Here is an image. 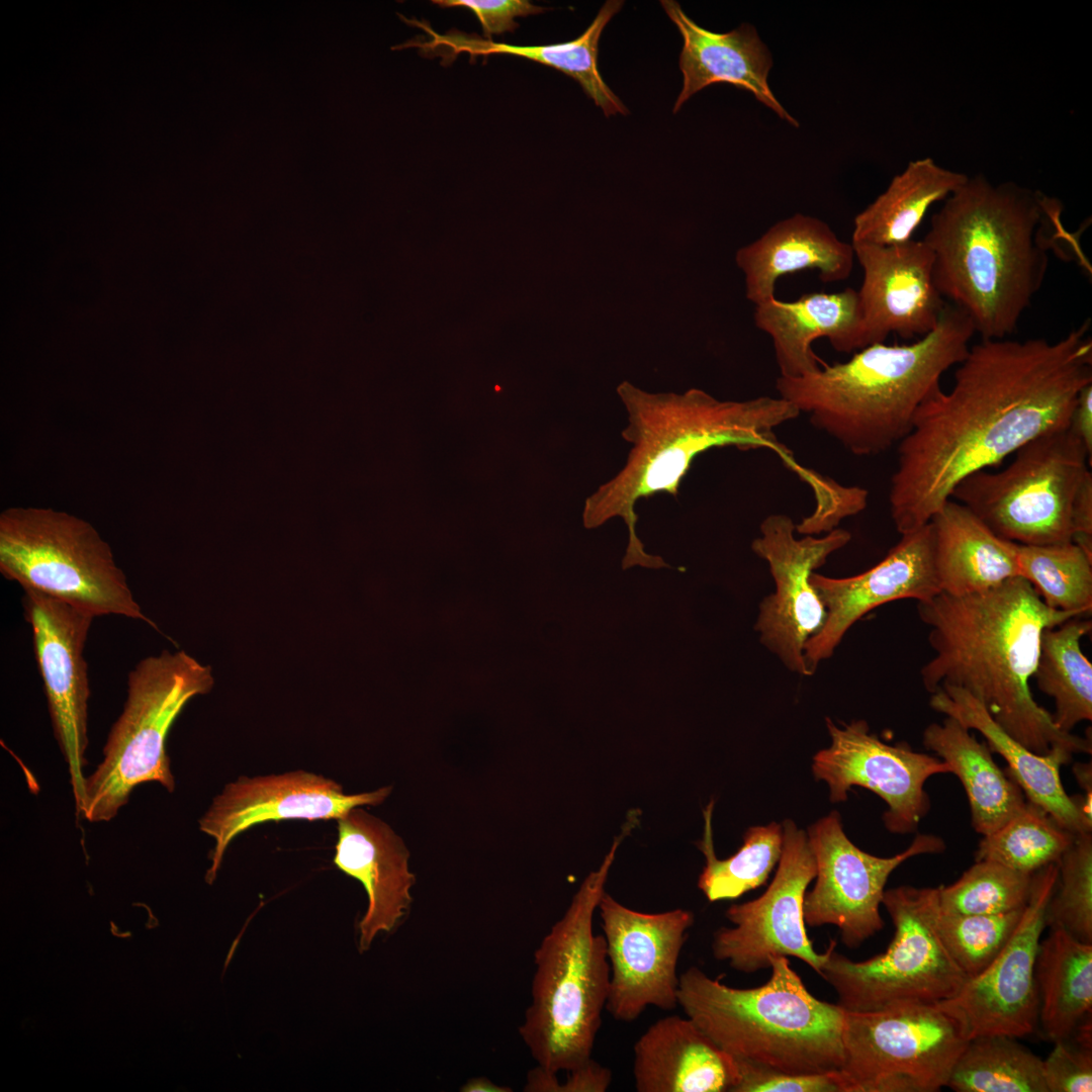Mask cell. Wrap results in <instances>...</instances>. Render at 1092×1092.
Returning a JSON list of instances; mask_svg holds the SVG:
<instances>
[{"mask_svg": "<svg viewBox=\"0 0 1092 1092\" xmlns=\"http://www.w3.org/2000/svg\"><path fill=\"white\" fill-rule=\"evenodd\" d=\"M807 838L816 862V881L805 894V923L836 926L849 948L858 947L884 927L880 906L897 867L912 856L942 852L945 847L936 835L918 834L904 851L891 857L875 856L847 838L836 811L812 824Z\"/></svg>", "mask_w": 1092, "mask_h": 1092, "instance_id": "cell-14", "label": "cell"}, {"mask_svg": "<svg viewBox=\"0 0 1092 1092\" xmlns=\"http://www.w3.org/2000/svg\"><path fill=\"white\" fill-rule=\"evenodd\" d=\"M1074 776L1079 786L1084 790L1083 804L1086 814L1092 818V768L1091 763H1075Z\"/></svg>", "mask_w": 1092, "mask_h": 1092, "instance_id": "cell-48", "label": "cell"}, {"mask_svg": "<svg viewBox=\"0 0 1092 1092\" xmlns=\"http://www.w3.org/2000/svg\"><path fill=\"white\" fill-rule=\"evenodd\" d=\"M882 904L894 925L887 949L854 962L831 949L820 976L834 989L838 1005L873 1012L952 998L968 981L937 930L938 887L899 886L884 892Z\"/></svg>", "mask_w": 1092, "mask_h": 1092, "instance_id": "cell-10", "label": "cell"}, {"mask_svg": "<svg viewBox=\"0 0 1092 1092\" xmlns=\"http://www.w3.org/2000/svg\"><path fill=\"white\" fill-rule=\"evenodd\" d=\"M1056 198L983 176L970 178L932 216L922 239L943 298L961 308L984 340L1012 335L1044 281L1059 243L1079 247Z\"/></svg>", "mask_w": 1092, "mask_h": 1092, "instance_id": "cell-3", "label": "cell"}, {"mask_svg": "<svg viewBox=\"0 0 1092 1092\" xmlns=\"http://www.w3.org/2000/svg\"><path fill=\"white\" fill-rule=\"evenodd\" d=\"M917 612L929 627L934 651L920 671L927 692L943 686L968 691L1004 731L1035 753L1053 746L1073 754L1092 752L1090 738L1056 726L1029 686L1043 630L1083 616L1049 608L1021 576L978 594L939 593L918 602Z\"/></svg>", "mask_w": 1092, "mask_h": 1092, "instance_id": "cell-2", "label": "cell"}, {"mask_svg": "<svg viewBox=\"0 0 1092 1092\" xmlns=\"http://www.w3.org/2000/svg\"><path fill=\"white\" fill-rule=\"evenodd\" d=\"M1075 836L1040 807L1026 802L999 829L983 836L975 857L976 860H993L1032 875L1051 863L1059 862Z\"/></svg>", "mask_w": 1092, "mask_h": 1092, "instance_id": "cell-38", "label": "cell"}, {"mask_svg": "<svg viewBox=\"0 0 1092 1092\" xmlns=\"http://www.w3.org/2000/svg\"><path fill=\"white\" fill-rule=\"evenodd\" d=\"M441 7L461 6L470 9L478 18L487 39L492 34L514 31L516 17L542 13L545 8L526 0H434Z\"/></svg>", "mask_w": 1092, "mask_h": 1092, "instance_id": "cell-45", "label": "cell"}, {"mask_svg": "<svg viewBox=\"0 0 1092 1092\" xmlns=\"http://www.w3.org/2000/svg\"><path fill=\"white\" fill-rule=\"evenodd\" d=\"M739 1080L733 1092H851L842 1071L789 1074L737 1060Z\"/></svg>", "mask_w": 1092, "mask_h": 1092, "instance_id": "cell-42", "label": "cell"}, {"mask_svg": "<svg viewBox=\"0 0 1092 1092\" xmlns=\"http://www.w3.org/2000/svg\"><path fill=\"white\" fill-rule=\"evenodd\" d=\"M565 1081H559L557 1073L539 1066L529 1071L524 1086L526 1092H605L612 1082L609 1068L590 1059L585 1064L566 1072Z\"/></svg>", "mask_w": 1092, "mask_h": 1092, "instance_id": "cell-44", "label": "cell"}, {"mask_svg": "<svg viewBox=\"0 0 1092 1092\" xmlns=\"http://www.w3.org/2000/svg\"><path fill=\"white\" fill-rule=\"evenodd\" d=\"M769 969L763 985L734 988L690 967L679 975L677 1004L737 1060L789 1074L841 1071L846 1011L813 996L789 958H774Z\"/></svg>", "mask_w": 1092, "mask_h": 1092, "instance_id": "cell-6", "label": "cell"}, {"mask_svg": "<svg viewBox=\"0 0 1092 1092\" xmlns=\"http://www.w3.org/2000/svg\"><path fill=\"white\" fill-rule=\"evenodd\" d=\"M923 744L949 765L961 781L971 808L972 825L983 836L1004 825L1024 806V794L992 757L987 743L952 717L931 723L923 732Z\"/></svg>", "mask_w": 1092, "mask_h": 1092, "instance_id": "cell-31", "label": "cell"}, {"mask_svg": "<svg viewBox=\"0 0 1092 1092\" xmlns=\"http://www.w3.org/2000/svg\"><path fill=\"white\" fill-rule=\"evenodd\" d=\"M622 6L623 1L605 2L586 30L577 38L566 42L514 46L457 30L439 34L431 27H424L431 39L419 47L428 52L435 51L443 58L448 54L452 56L467 53L471 57L502 54L528 59L561 71L576 80L607 117L617 113L625 115L628 113L627 107L605 83L598 68L601 34Z\"/></svg>", "mask_w": 1092, "mask_h": 1092, "instance_id": "cell-30", "label": "cell"}, {"mask_svg": "<svg viewBox=\"0 0 1092 1092\" xmlns=\"http://www.w3.org/2000/svg\"><path fill=\"white\" fill-rule=\"evenodd\" d=\"M852 247L863 271L857 295L866 347L884 343L891 333L910 339L931 332L946 303L935 285L926 243L912 239L892 246Z\"/></svg>", "mask_w": 1092, "mask_h": 1092, "instance_id": "cell-22", "label": "cell"}, {"mask_svg": "<svg viewBox=\"0 0 1092 1092\" xmlns=\"http://www.w3.org/2000/svg\"><path fill=\"white\" fill-rule=\"evenodd\" d=\"M334 863L364 887L368 906L358 923L360 952L392 931L410 910L416 882L402 839L380 818L360 807L337 820Z\"/></svg>", "mask_w": 1092, "mask_h": 1092, "instance_id": "cell-23", "label": "cell"}, {"mask_svg": "<svg viewBox=\"0 0 1092 1092\" xmlns=\"http://www.w3.org/2000/svg\"><path fill=\"white\" fill-rule=\"evenodd\" d=\"M619 394L628 415L622 438L632 448L624 467L585 499L589 526L616 516L632 526L640 498L676 496L695 458L712 448L768 449L794 471L801 468L776 434L800 415L781 396L719 400L700 389L652 394L627 383Z\"/></svg>", "mask_w": 1092, "mask_h": 1092, "instance_id": "cell-5", "label": "cell"}, {"mask_svg": "<svg viewBox=\"0 0 1092 1092\" xmlns=\"http://www.w3.org/2000/svg\"><path fill=\"white\" fill-rule=\"evenodd\" d=\"M929 522L940 593H983L1020 576L1015 542L997 536L966 506L950 498Z\"/></svg>", "mask_w": 1092, "mask_h": 1092, "instance_id": "cell-29", "label": "cell"}, {"mask_svg": "<svg viewBox=\"0 0 1092 1092\" xmlns=\"http://www.w3.org/2000/svg\"><path fill=\"white\" fill-rule=\"evenodd\" d=\"M1069 429L1092 454V383L1080 391L1072 412Z\"/></svg>", "mask_w": 1092, "mask_h": 1092, "instance_id": "cell-47", "label": "cell"}, {"mask_svg": "<svg viewBox=\"0 0 1092 1092\" xmlns=\"http://www.w3.org/2000/svg\"><path fill=\"white\" fill-rule=\"evenodd\" d=\"M968 1040L938 1003L846 1011L841 1071L851 1092H935Z\"/></svg>", "mask_w": 1092, "mask_h": 1092, "instance_id": "cell-12", "label": "cell"}, {"mask_svg": "<svg viewBox=\"0 0 1092 1092\" xmlns=\"http://www.w3.org/2000/svg\"><path fill=\"white\" fill-rule=\"evenodd\" d=\"M212 686L210 667L184 651L163 650L139 661L128 673L126 699L108 733L103 758L85 778L77 815L93 823L110 821L144 783H158L172 793L169 731L187 702Z\"/></svg>", "mask_w": 1092, "mask_h": 1092, "instance_id": "cell-8", "label": "cell"}, {"mask_svg": "<svg viewBox=\"0 0 1092 1092\" xmlns=\"http://www.w3.org/2000/svg\"><path fill=\"white\" fill-rule=\"evenodd\" d=\"M598 909L610 964L606 1010L616 1020L630 1022L650 1006L666 1011L677 1007L676 968L695 921L693 912H640L606 892Z\"/></svg>", "mask_w": 1092, "mask_h": 1092, "instance_id": "cell-16", "label": "cell"}, {"mask_svg": "<svg viewBox=\"0 0 1092 1092\" xmlns=\"http://www.w3.org/2000/svg\"><path fill=\"white\" fill-rule=\"evenodd\" d=\"M974 334L970 317L946 303L937 326L916 342L870 345L814 373L779 376L776 389L849 453L879 455L909 434L917 410L967 356Z\"/></svg>", "mask_w": 1092, "mask_h": 1092, "instance_id": "cell-4", "label": "cell"}, {"mask_svg": "<svg viewBox=\"0 0 1092 1092\" xmlns=\"http://www.w3.org/2000/svg\"><path fill=\"white\" fill-rule=\"evenodd\" d=\"M660 3L684 38L678 62L684 82L673 112L709 85L728 83L751 92L779 117L799 126L768 85L772 58L754 26L742 23L728 32H713L692 20L677 2L663 0Z\"/></svg>", "mask_w": 1092, "mask_h": 1092, "instance_id": "cell-24", "label": "cell"}, {"mask_svg": "<svg viewBox=\"0 0 1092 1092\" xmlns=\"http://www.w3.org/2000/svg\"><path fill=\"white\" fill-rule=\"evenodd\" d=\"M1058 867L1057 884L1046 909V926L1062 927L1077 939L1092 943L1091 832L1075 836Z\"/></svg>", "mask_w": 1092, "mask_h": 1092, "instance_id": "cell-41", "label": "cell"}, {"mask_svg": "<svg viewBox=\"0 0 1092 1092\" xmlns=\"http://www.w3.org/2000/svg\"><path fill=\"white\" fill-rule=\"evenodd\" d=\"M634 821L628 818L601 866L584 878L534 952L531 1003L519 1033L537 1066L547 1071L568 1072L593 1059L610 984L607 945L594 931V914Z\"/></svg>", "mask_w": 1092, "mask_h": 1092, "instance_id": "cell-7", "label": "cell"}, {"mask_svg": "<svg viewBox=\"0 0 1092 1092\" xmlns=\"http://www.w3.org/2000/svg\"><path fill=\"white\" fill-rule=\"evenodd\" d=\"M1072 541L1092 558V473L1083 478L1071 511Z\"/></svg>", "mask_w": 1092, "mask_h": 1092, "instance_id": "cell-46", "label": "cell"}, {"mask_svg": "<svg viewBox=\"0 0 1092 1092\" xmlns=\"http://www.w3.org/2000/svg\"><path fill=\"white\" fill-rule=\"evenodd\" d=\"M796 525L783 514H771L760 524L753 552L763 559L775 581V592L759 605L756 630L760 642L791 671L811 675L804 657L806 642L826 620V609L810 576L828 557L844 547L851 534L834 529L822 537H795Z\"/></svg>", "mask_w": 1092, "mask_h": 1092, "instance_id": "cell-15", "label": "cell"}, {"mask_svg": "<svg viewBox=\"0 0 1092 1092\" xmlns=\"http://www.w3.org/2000/svg\"><path fill=\"white\" fill-rule=\"evenodd\" d=\"M946 1087L957 1092H1048L1042 1060L1003 1034L970 1038L956 1060Z\"/></svg>", "mask_w": 1092, "mask_h": 1092, "instance_id": "cell-35", "label": "cell"}, {"mask_svg": "<svg viewBox=\"0 0 1092 1092\" xmlns=\"http://www.w3.org/2000/svg\"><path fill=\"white\" fill-rule=\"evenodd\" d=\"M901 536L879 563L859 574L841 578L815 571L811 574L810 581L825 606L826 620L804 647L810 674L833 654L847 630L867 613L889 602H922L940 593L930 522Z\"/></svg>", "mask_w": 1092, "mask_h": 1092, "instance_id": "cell-21", "label": "cell"}, {"mask_svg": "<svg viewBox=\"0 0 1092 1092\" xmlns=\"http://www.w3.org/2000/svg\"><path fill=\"white\" fill-rule=\"evenodd\" d=\"M1024 907L998 914L948 915L939 911L937 930L968 980L983 973L1014 933Z\"/></svg>", "mask_w": 1092, "mask_h": 1092, "instance_id": "cell-40", "label": "cell"}, {"mask_svg": "<svg viewBox=\"0 0 1092 1092\" xmlns=\"http://www.w3.org/2000/svg\"><path fill=\"white\" fill-rule=\"evenodd\" d=\"M0 572L23 589L93 617L122 616L159 630L142 610L109 544L89 522L50 508L0 514Z\"/></svg>", "mask_w": 1092, "mask_h": 1092, "instance_id": "cell-9", "label": "cell"}, {"mask_svg": "<svg viewBox=\"0 0 1092 1092\" xmlns=\"http://www.w3.org/2000/svg\"><path fill=\"white\" fill-rule=\"evenodd\" d=\"M968 176L932 159L910 162L853 220L851 244L892 246L912 240L929 207L945 200Z\"/></svg>", "mask_w": 1092, "mask_h": 1092, "instance_id": "cell-32", "label": "cell"}, {"mask_svg": "<svg viewBox=\"0 0 1092 1092\" xmlns=\"http://www.w3.org/2000/svg\"><path fill=\"white\" fill-rule=\"evenodd\" d=\"M929 704L936 712L981 733L990 750L1006 760L1007 774L1028 802L1075 835L1092 831V818L1085 812L1083 798L1069 796L1061 781L1060 768L1071 761L1072 752L1062 746H1053L1044 754L1031 751L1004 731L985 707L962 688L943 686L931 694Z\"/></svg>", "mask_w": 1092, "mask_h": 1092, "instance_id": "cell-26", "label": "cell"}, {"mask_svg": "<svg viewBox=\"0 0 1092 1092\" xmlns=\"http://www.w3.org/2000/svg\"><path fill=\"white\" fill-rule=\"evenodd\" d=\"M1055 1048L1042 1060L1048 1092H1091L1092 1049L1068 1039L1055 1041Z\"/></svg>", "mask_w": 1092, "mask_h": 1092, "instance_id": "cell-43", "label": "cell"}, {"mask_svg": "<svg viewBox=\"0 0 1092 1092\" xmlns=\"http://www.w3.org/2000/svg\"><path fill=\"white\" fill-rule=\"evenodd\" d=\"M997 472L963 479L951 499L969 508L997 536L1024 545L1073 542L1071 511L1092 454L1069 429L1043 434Z\"/></svg>", "mask_w": 1092, "mask_h": 1092, "instance_id": "cell-11", "label": "cell"}, {"mask_svg": "<svg viewBox=\"0 0 1092 1092\" xmlns=\"http://www.w3.org/2000/svg\"><path fill=\"white\" fill-rule=\"evenodd\" d=\"M782 826L783 852L770 885L758 898L726 910L732 926H722L713 933L712 954L744 974L769 969L774 958L793 957L820 976L831 942L825 951H816L806 931L803 910L807 888L816 877L815 858L804 830L791 819L784 820Z\"/></svg>", "mask_w": 1092, "mask_h": 1092, "instance_id": "cell-13", "label": "cell"}, {"mask_svg": "<svg viewBox=\"0 0 1092 1092\" xmlns=\"http://www.w3.org/2000/svg\"><path fill=\"white\" fill-rule=\"evenodd\" d=\"M24 617L30 625L54 736L68 764L76 811L80 808L87 764L88 633L95 617L32 589H23Z\"/></svg>", "mask_w": 1092, "mask_h": 1092, "instance_id": "cell-19", "label": "cell"}, {"mask_svg": "<svg viewBox=\"0 0 1092 1092\" xmlns=\"http://www.w3.org/2000/svg\"><path fill=\"white\" fill-rule=\"evenodd\" d=\"M633 1051L638 1092H733L739 1080L736 1059L689 1017L670 1015L655 1021Z\"/></svg>", "mask_w": 1092, "mask_h": 1092, "instance_id": "cell-27", "label": "cell"}, {"mask_svg": "<svg viewBox=\"0 0 1092 1092\" xmlns=\"http://www.w3.org/2000/svg\"><path fill=\"white\" fill-rule=\"evenodd\" d=\"M1038 1023L1044 1036L1070 1038L1092 1009V943L1052 926L1039 942L1034 967Z\"/></svg>", "mask_w": 1092, "mask_h": 1092, "instance_id": "cell-33", "label": "cell"}, {"mask_svg": "<svg viewBox=\"0 0 1092 1092\" xmlns=\"http://www.w3.org/2000/svg\"><path fill=\"white\" fill-rule=\"evenodd\" d=\"M755 326L772 341L780 376L800 377L825 364L813 351L825 338L838 352L866 348L857 290L802 294L794 301L772 297L755 305Z\"/></svg>", "mask_w": 1092, "mask_h": 1092, "instance_id": "cell-25", "label": "cell"}, {"mask_svg": "<svg viewBox=\"0 0 1092 1092\" xmlns=\"http://www.w3.org/2000/svg\"><path fill=\"white\" fill-rule=\"evenodd\" d=\"M1091 628L1090 620L1076 617L1041 634L1033 677L1037 688L1054 700V723L1066 733L1092 720V664L1081 648Z\"/></svg>", "mask_w": 1092, "mask_h": 1092, "instance_id": "cell-34", "label": "cell"}, {"mask_svg": "<svg viewBox=\"0 0 1092 1092\" xmlns=\"http://www.w3.org/2000/svg\"><path fill=\"white\" fill-rule=\"evenodd\" d=\"M713 809L712 800L703 812L704 836L697 844L706 858L698 887L710 902L736 899L764 885L779 862L784 846L783 826L771 822L748 828L737 852L719 859L713 844Z\"/></svg>", "mask_w": 1092, "mask_h": 1092, "instance_id": "cell-36", "label": "cell"}, {"mask_svg": "<svg viewBox=\"0 0 1092 1092\" xmlns=\"http://www.w3.org/2000/svg\"><path fill=\"white\" fill-rule=\"evenodd\" d=\"M1058 862L1032 875L1030 894L1011 938L979 976L968 980L952 998L938 1004L965 1029L968 1039L990 1034L1021 1037L1038 1025L1034 967Z\"/></svg>", "mask_w": 1092, "mask_h": 1092, "instance_id": "cell-18", "label": "cell"}, {"mask_svg": "<svg viewBox=\"0 0 1092 1092\" xmlns=\"http://www.w3.org/2000/svg\"><path fill=\"white\" fill-rule=\"evenodd\" d=\"M1091 322L1062 339L984 340L970 346L951 389L935 388L898 444L889 504L902 535L925 524L957 485L1035 438L1069 428L1092 383Z\"/></svg>", "mask_w": 1092, "mask_h": 1092, "instance_id": "cell-1", "label": "cell"}, {"mask_svg": "<svg viewBox=\"0 0 1092 1092\" xmlns=\"http://www.w3.org/2000/svg\"><path fill=\"white\" fill-rule=\"evenodd\" d=\"M1020 576L1051 609L1087 616L1092 611V558L1074 542L1015 543Z\"/></svg>", "mask_w": 1092, "mask_h": 1092, "instance_id": "cell-37", "label": "cell"}, {"mask_svg": "<svg viewBox=\"0 0 1092 1092\" xmlns=\"http://www.w3.org/2000/svg\"><path fill=\"white\" fill-rule=\"evenodd\" d=\"M461 1092H511L507 1086H499L486 1077H474L467 1080L459 1089Z\"/></svg>", "mask_w": 1092, "mask_h": 1092, "instance_id": "cell-49", "label": "cell"}, {"mask_svg": "<svg viewBox=\"0 0 1092 1092\" xmlns=\"http://www.w3.org/2000/svg\"><path fill=\"white\" fill-rule=\"evenodd\" d=\"M1032 875L993 860H976L958 881L938 887L939 911L948 915H975L1023 908L1030 894Z\"/></svg>", "mask_w": 1092, "mask_h": 1092, "instance_id": "cell-39", "label": "cell"}, {"mask_svg": "<svg viewBox=\"0 0 1092 1092\" xmlns=\"http://www.w3.org/2000/svg\"><path fill=\"white\" fill-rule=\"evenodd\" d=\"M826 726L831 744L813 756L812 771L816 780L827 783L830 801H845L853 786L866 788L888 805L883 821L890 832H915L930 808L925 783L950 772L949 765L906 743L883 742L863 720L838 727L826 718Z\"/></svg>", "mask_w": 1092, "mask_h": 1092, "instance_id": "cell-17", "label": "cell"}, {"mask_svg": "<svg viewBox=\"0 0 1092 1092\" xmlns=\"http://www.w3.org/2000/svg\"><path fill=\"white\" fill-rule=\"evenodd\" d=\"M745 279L746 297L757 305L775 297L777 281L806 269L819 272L826 283L851 274L854 250L823 220L802 213L772 224L736 256Z\"/></svg>", "mask_w": 1092, "mask_h": 1092, "instance_id": "cell-28", "label": "cell"}, {"mask_svg": "<svg viewBox=\"0 0 1092 1092\" xmlns=\"http://www.w3.org/2000/svg\"><path fill=\"white\" fill-rule=\"evenodd\" d=\"M392 788L346 794L336 781L303 769L279 775L240 777L226 784L198 821L199 830L213 839L211 864L205 881L217 876L231 842L254 825L281 820H338L350 810L376 806Z\"/></svg>", "mask_w": 1092, "mask_h": 1092, "instance_id": "cell-20", "label": "cell"}]
</instances>
